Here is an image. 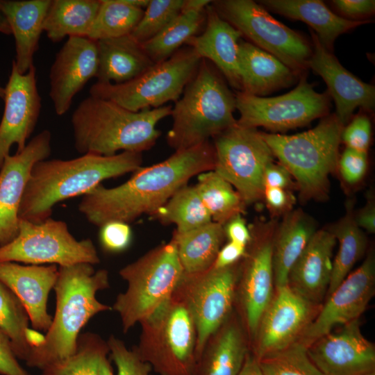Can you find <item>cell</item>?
I'll list each match as a JSON object with an SVG mask.
<instances>
[{
    "label": "cell",
    "mask_w": 375,
    "mask_h": 375,
    "mask_svg": "<svg viewBox=\"0 0 375 375\" xmlns=\"http://www.w3.org/2000/svg\"><path fill=\"white\" fill-rule=\"evenodd\" d=\"M100 3V0H51L44 32L52 42L65 37H88Z\"/></svg>",
    "instance_id": "cell-33"
},
{
    "label": "cell",
    "mask_w": 375,
    "mask_h": 375,
    "mask_svg": "<svg viewBox=\"0 0 375 375\" xmlns=\"http://www.w3.org/2000/svg\"><path fill=\"white\" fill-rule=\"evenodd\" d=\"M242 33L222 18L212 5L206 8L204 31L185 43L201 58L210 60L229 85L241 91L238 46Z\"/></svg>",
    "instance_id": "cell-24"
},
{
    "label": "cell",
    "mask_w": 375,
    "mask_h": 375,
    "mask_svg": "<svg viewBox=\"0 0 375 375\" xmlns=\"http://www.w3.org/2000/svg\"><path fill=\"white\" fill-rule=\"evenodd\" d=\"M151 216L163 224H175V231L178 233L186 232L212 222L195 186L188 184L179 188Z\"/></svg>",
    "instance_id": "cell-36"
},
{
    "label": "cell",
    "mask_w": 375,
    "mask_h": 375,
    "mask_svg": "<svg viewBox=\"0 0 375 375\" xmlns=\"http://www.w3.org/2000/svg\"><path fill=\"white\" fill-rule=\"evenodd\" d=\"M97 42L88 37H69L57 53L49 73V97L58 116L70 108L78 94L98 70Z\"/></svg>",
    "instance_id": "cell-21"
},
{
    "label": "cell",
    "mask_w": 375,
    "mask_h": 375,
    "mask_svg": "<svg viewBox=\"0 0 375 375\" xmlns=\"http://www.w3.org/2000/svg\"><path fill=\"white\" fill-rule=\"evenodd\" d=\"M183 274L172 239L122 268L119 274L127 288L111 307L120 317L124 333L166 303Z\"/></svg>",
    "instance_id": "cell-7"
},
{
    "label": "cell",
    "mask_w": 375,
    "mask_h": 375,
    "mask_svg": "<svg viewBox=\"0 0 375 375\" xmlns=\"http://www.w3.org/2000/svg\"><path fill=\"white\" fill-rule=\"evenodd\" d=\"M0 33L10 35L12 34L10 25L8 22V20L0 9Z\"/></svg>",
    "instance_id": "cell-57"
},
{
    "label": "cell",
    "mask_w": 375,
    "mask_h": 375,
    "mask_svg": "<svg viewBox=\"0 0 375 375\" xmlns=\"http://www.w3.org/2000/svg\"><path fill=\"white\" fill-rule=\"evenodd\" d=\"M219 16L251 44L272 54L299 75L307 67L312 48L299 33L281 23L251 0H219L210 3Z\"/></svg>",
    "instance_id": "cell-11"
},
{
    "label": "cell",
    "mask_w": 375,
    "mask_h": 375,
    "mask_svg": "<svg viewBox=\"0 0 375 375\" xmlns=\"http://www.w3.org/2000/svg\"><path fill=\"white\" fill-rule=\"evenodd\" d=\"M342 326L308 345L312 362L324 375H363L374 372V346L361 333L359 320Z\"/></svg>",
    "instance_id": "cell-20"
},
{
    "label": "cell",
    "mask_w": 375,
    "mask_h": 375,
    "mask_svg": "<svg viewBox=\"0 0 375 375\" xmlns=\"http://www.w3.org/2000/svg\"><path fill=\"white\" fill-rule=\"evenodd\" d=\"M4 95H5V88L2 87L0 84V98L3 99Z\"/></svg>",
    "instance_id": "cell-58"
},
{
    "label": "cell",
    "mask_w": 375,
    "mask_h": 375,
    "mask_svg": "<svg viewBox=\"0 0 375 375\" xmlns=\"http://www.w3.org/2000/svg\"><path fill=\"white\" fill-rule=\"evenodd\" d=\"M98 375H114L112 367L108 356L103 358L101 360Z\"/></svg>",
    "instance_id": "cell-56"
},
{
    "label": "cell",
    "mask_w": 375,
    "mask_h": 375,
    "mask_svg": "<svg viewBox=\"0 0 375 375\" xmlns=\"http://www.w3.org/2000/svg\"><path fill=\"white\" fill-rule=\"evenodd\" d=\"M211 2L209 0H183L181 12H203Z\"/></svg>",
    "instance_id": "cell-55"
},
{
    "label": "cell",
    "mask_w": 375,
    "mask_h": 375,
    "mask_svg": "<svg viewBox=\"0 0 375 375\" xmlns=\"http://www.w3.org/2000/svg\"><path fill=\"white\" fill-rule=\"evenodd\" d=\"M51 134L44 130L20 152L8 155L0 167V246L12 241L19 231V209L34 165L51 154Z\"/></svg>",
    "instance_id": "cell-19"
},
{
    "label": "cell",
    "mask_w": 375,
    "mask_h": 375,
    "mask_svg": "<svg viewBox=\"0 0 375 375\" xmlns=\"http://www.w3.org/2000/svg\"><path fill=\"white\" fill-rule=\"evenodd\" d=\"M239 262L197 274H183L174 295L188 309L197 331L198 358L208 338L233 313L239 278Z\"/></svg>",
    "instance_id": "cell-13"
},
{
    "label": "cell",
    "mask_w": 375,
    "mask_h": 375,
    "mask_svg": "<svg viewBox=\"0 0 375 375\" xmlns=\"http://www.w3.org/2000/svg\"><path fill=\"white\" fill-rule=\"evenodd\" d=\"M201 58L191 47L179 49L167 60L153 65L123 83L96 82L90 96L110 100L131 111L156 108L176 102L195 75Z\"/></svg>",
    "instance_id": "cell-9"
},
{
    "label": "cell",
    "mask_w": 375,
    "mask_h": 375,
    "mask_svg": "<svg viewBox=\"0 0 375 375\" xmlns=\"http://www.w3.org/2000/svg\"><path fill=\"white\" fill-rule=\"evenodd\" d=\"M58 267L22 265L14 262H0V281L18 298L24 307L32 327L47 332L53 317L48 312L49 293L54 288Z\"/></svg>",
    "instance_id": "cell-23"
},
{
    "label": "cell",
    "mask_w": 375,
    "mask_h": 375,
    "mask_svg": "<svg viewBox=\"0 0 375 375\" xmlns=\"http://www.w3.org/2000/svg\"><path fill=\"white\" fill-rule=\"evenodd\" d=\"M292 177L290 172L284 166L281 164H276L272 162L265 170L264 186L290 190L295 185Z\"/></svg>",
    "instance_id": "cell-50"
},
{
    "label": "cell",
    "mask_w": 375,
    "mask_h": 375,
    "mask_svg": "<svg viewBox=\"0 0 375 375\" xmlns=\"http://www.w3.org/2000/svg\"><path fill=\"white\" fill-rule=\"evenodd\" d=\"M0 262L66 267L94 265L100 258L91 240H76L65 222L49 217L40 223L19 219L17 236L0 246Z\"/></svg>",
    "instance_id": "cell-10"
},
{
    "label": "cell",
    "mask_w": 375,
    "mask_h": 375,
    "mask_svg": "<svg viewBox=\"0 0 375 375\" xmlns=\"http://www.w3.org/2000/svg\"><path fill=\"white\" fill-rule=\"evenodd\" d=\"M183 3V0H150L131 35L140 44L149 40L180 14Z\"/></svg>",
    "instance_id": "cell-42"
},
{
    "label": "cell",
    "mask_w": 375,
    "mask_h": 375,
    "mask_svg": "<svg viewBox=\"0 0 375 375\" xmlns=\"http://www.w3.org/2000/svg\"><path fill=\"white\" fill-rule=\"evenodd\" d=\"M205 23L206 10L180 12L159 33L141 44L142 47L154 64L162 62L176 53L190 38L197 35Z\"/></svg>",
    "instance_id": "cell-37"
},
{
    "label": "cell",
    "mask_w": 375,
    "mask_h": 375,
    "mask_svg": "<svg viewBox=\"0 0 375 375\" xmlns=\"http://www.w3.org/2000/svg\"><path fill=\"white\" fill-rule=\"evenodd\" d=\"M238 65L240 92L258 97L291 85L298 76L275 56L241 40Z\"/></svg>",
    "instance_id": "cell-27"
},
{
    "label": "cell",
    "mask_w": 375,
    "mask_h": 375,
    "mask_svg": "<svg viewBox=\"0 0 375 375\" xmlns=\"http://www.w3.org/2000/svg\"><path fill=\"white\" fill-rule=\"evenodd\" d=\"M372 126L369 118L359 114L343 128L341 140L350 148L360 151L367 152L370 143Z\"/></svg>",
    "instance_id": "cell-45"
},
{
    "label": "cell",
    "mask_w": 375,
    "mask_h": 375,
    "mask_svg": "<svg viewBox=\"0 0 375 375\" xmlns=\"http://www.w3.org/2000/svg\"><path fill=\"white\" fill-rule=\"evenodd\" d=\"M310 33L312 52L307 67L311 68L326 82L328 93L335 103V115L344 126L357 107L369 110L374 108L375 88L344 68L332 52L322 44L315 33L311 31Z\"/></svg>",
    "instance_id": "cell-22"
},
{
    "label": "cell",
    "mask_w": 375,
    "mask_h": 375,
    "mask_svg": "<svg viewBox=\"0 0 375 375\" xmlns=\"http://www.w3.org/2000/svg\"><path fill=\"white\" fill-rule=\"evenodd\" d=\"M314 303L288 285L276 288L255 335L258 360L299 340L314 318Z\"/></svg>",
    "instance_id": "cell-18"
},
{
    "label": "cell",
    "mask_w": 375,
    "mask_h": 375,
    "mask_svg": "<svg viewBox=\"0 0 375 375\" xmlns=\"http://www.w3.org/2000/svg\"><path fill=\"white\" fill-rule=\"evenodd\" d=\"M96 42L99 60L97 82L126 83L155 65L142 44L131 35Z\"/></svg>",
    "instance_id": "cell-29"
},
{
    "label": "cell",
    "mask_w": 375,
    "mask_h": 375,
    "mask_svg": "<svg viewBox=\"0 0 375 375\" xmlns=\"http://www.w3.org/2000/svg\"><path fill=\"white\" fill-rule=\"evenodd\" d=\"M28 315L16 295L0 281V330L10 340L18 359L28 360L31 348L27 342Z\"/></svg>",
    "instance_id": "cell-40"
},
{
    "label": "cell",
    "mask_w": 375,
    "mask_h": 375,
    "mask_svg": "<svg viewBox=\"0 0 375 375\" xmlns=\"http://www.w3.org/2000/svg\"><path fill=\"white\" fill-rule=\"evenodd\" d=\"M363 375H375V373H374V372H372L367 373V374H363Z\"/></svg>",
    "instance_id": "cell-59"
},
{
    "label": "cell",
    "mask_w": 375,
    "mask_h": 375,
    "mask_svg": "<svg viewBox=\"0 0 375 375\" xmlns=\"http://www.w3.org/2000/svg\"><path fill=\"white\" fill-rule=\"evenodd\" d=\"M367 152L346 148L338 161V167L343 179L349 184L359 182L367 167Z\"/></svg>",
    "instance_id": "cell-46"
},
{
    "label": "cell",
    "mask_w": 375,
    "mask_h": 375,
    "mask_svg": "<svg viewBox=\"0 0 375 375\" xmlns=\"http://www.w3.org/2000/svg\"><path fill=\"white\" fill-rule=\"evenodd\" d=\"M315 231L314 222L302 210L285 215L273 242V271L276 288L288 285L291 269Z\"/></svg>",
    "instance_id": "cell-31"
},
{
    "label": "cell",
    "mask_w": 375,
    "mask_h": 375,
    "mask_svg": "<svg viewBox=\"0 0 375 375\" xmlns=\"http://www.w3.org/2000/svg\"><path fill=\"white\" fill-rule=\"evenodd\" d=\"M238 375H264L259 366L258 360L254 355L248 353L243 366Z\"/></svg>",
    "instance_id": "cell-54"
},
{
    "label": "cell",
    "mask_w": 375,
    "mask_h": 375,
    "mask_svg": "<svg viewBox=\"0 0 375 375\" xmlns=\"http://www.w3.org/2000/svg\"><path fill=\"white\" fill-rule=\"evenodd\" d=\"M51 0H0V9L6 16L15 42L13 62L21 74L33 67L39 47L44 22Z\"/></svg>",
    "instance_id": "cell-26"
},
{
    "label": "cell",
    "mask_w": 375,
    "mask_h": 375,
    "mask_svg": "<svg viewBox=\"0 0 375 375\" xmlns=\"http://www.w3.org/2000/svg\"><path fill=\"white\" fill-rule=\"evenodd\" d=\"M248 353L244 329L232 313L207 340L196 375H238Z\"/></svg>",
    "instance_id": "cell-28"
},
{
    "label": "cell",
    "mask_w": 375,
    "mask_h": 375,
    "mask_svg": "<svg viewBox=\"0 0 375 375\" xmlns=\"http://www.w3.org/2000/svg\"><path fill=\"white\" fill-rule=\"evenodd\" d=\"M172 109V106L165 105L134 112L90 95L79 103L72 115L75 149L81 155L142 153L154 146L160 135L156 125L171 115Z\"/></svg>",
    "instance_id": "cell-4"
},
{
    "label": "cell",
    "mask_w": 375,
    "mask_h": 375,
    "mask_svg": "<svg viewBox=\"0 0 375 375\" xmlns=\"http://www.w3.org/2000/svg\"><path fill=\"white\" fill-rule=\"evenodd\" d=\"M213 139V170L231 184L246 205L263 199L265 170L274 156L261 132L236 124Z\"/></svg>",
    "instance_id": "cell-12"
},
{
    "label": "cell",
    "mask_w": 375,
    "mask_h": 375,
    "mask_svg": "<svg viewBox=\"0 0 375 375\" xmlns=\"http://www.w3.org/2000/svg\"><path fill=\"white\" fill-rule=\"evenodd\" d=\"M0 375H30L18 362L10 338L1 330Z\"/></svg>",
    "instance_id": "cell-49"
},
{
    "label": "cell",
    "mask_w": 375,
    "mask_h": 375,
    "mask_svg": "<svg viewBox=\"0 0 375 375\" xmlns=\"http://www.w3.org/2000/svg\"><path fill=\"white\" fill-rule=\"evenodd\" d=\"M225 236L229 242L247 247L251 241V235L249 227L242 215H237L224 226Z\"/></svg>",
    "instance_id": "cell-51"
},
{
    "label": "cell",
    "mask_w": 375,
    "mask_h": 375,
    "mask_svg": "<svg viewBox=\"0 0 375 375\" xmlns=\"http://www.w3.org/2000/svg\"><path fill=\"white\" fill-rule=\"evenodd\" d=\"M224 226L213 221L197 228L174 231L178 257L185 274H197L210 268L225 238Z\"/></svg>",
    "instance_id": "cell-32"
},
{
    "label": "cell",
    "mask_w": 375,
    "mask_h": 375,
    "mask_svg": "<svg viewBox=\"0 0 375 375\" xmlns=\"http://www.w3.org/2000/svg\"><path fill=\"white\" fill-rule=\"evenodd\" d=\"M258 2L265 8L306 23L315 31L322 44L331 52L339 35L370 22L345 19L333 12L318 0H264Z\"/></svg>",
    "instance_id": "cell-30"
},
{
    "label": "cell",
    "mask_w": 375,
    "mask_h": 375,
    "mask_svg": "<svg viewBox=\"0 0 375 375\" xmlns=\"http://www.w3.org/2000/svg\"><path fill=\"white\" fill-rule=\"evenodd\" d=\"M107 343L117 375H152L151 367L140 358L133 348H127L125 343L114 335L108 338Z\"/></svg>",
    "instance_id": "cell-43"
},
{
    "label": "cell",
    "mask_w": 375,
    "mask_h": 375,
    "mask_svg": "<svg viewBox=\"0 0 375 375\" xmlns=\"http://www.w3.org/2000/svg\"><path fill=\"white\" fill-rule=\"evenodd\" d=\"M306 343L299 340L258 360L264 375H324L312 362Z\"/></svg>",
    "instance_id": "cell-41"
},
{
    "label": "cell",
    "mask_w": 375,
    "mask_h": 375,
    "mask_svg": "<svg viewBox=\"0 0 375 375\" xmlns=\"http://www.w3.org/2000/svg\"><path fill=\"white\" fill-rule=\"evenodd\" d=\"M4 110L0 122V167L13 144L22 151L37 125L42 99L33 65L26 74L17 70L14 62L5 87Z\"/></svg>",
    "instance_id": "cell-17"
},
{
    "label": "cell",
    "mask_w": 375,
    "mask_h": 375,
    "mask_svg": "<svg viewBox=\"0 0 375 375\" xmlns=\"http://www.w3.org/2000/svg\"><path fill=\"white\" fill-rule=\"evenodd\" d=\"M215 164V148L210 141L175 151L160 162L142 166L118 186L98 185L83 196L78 208L99 228L110 222L129 224L142 215H152L191 178L213 170Z\"/></svg>",
    "instance_id": "cell-1"
},
{
    "label": "cell",
    "mask_w": 375,
    "mask_h": 375,
    "mask_svg": "<svg viewBox=\"0 0 375 375\" xmlns=\"http://www.w3.org/2000/svg\"><path fill=\"white\" fill-rule=\"evenodd\" d=\"M336 242L331 230L316 231L290 272L288 285L313 303L328 290Z\"/></svg>",
    "instance_id": "cell-25"
},
{
    "label": "cell",
    "mask_w": 375,
    "mask_h": 375,
    "mask_svg": "<svg viewBox=\"0 0 375 375\" xmlns=\"http://www.w3.org/2000/svg\"><path fill=\"white\" fill-rule=\"evenodd\" d=\"M235 96L238 125L262 126L274 133L306 126L328 115L330 108L328 93L316 92L305 74L294 89L281 96L263 97L239 91Z\"/></svg>",
    "instance_id": "cell-14"
},
{
    "label": "cell",
    "mask_w": 375,
    "mask_h": 375,
    "mask_svg": "<svg viewBox=\"0 0 375 375\" xmlns=\"http://www.w3.org/2000/svg\"><path fill=\"white\" fill-rule=\"evenodd\" d=\"M197 176L194 186L212 221L224 226L233 217L244 212L246 204L240 194L214 170Z\"/></svg>",
    "instance_id": "cell-35"
},
{
    "label": "cell",
    "mask_w": 375,
    "mask_h": 375,
    "mask_svg": "<svg viewBox=\"0 0 375 375\" xmlns=\"http://www.w3.org/2000/svg\"><path fill=\"white\" fill-rule=\"evenodd\" d=\"M100 2L88 35L94 41L131 35L144 10L133 7L124 0H100Z\"/></svg>",
    "instance_id": "cell-39"
},
{
    "label": "cell",
    "mask_w": 375,
    "mask_h": 375,
    "mask_svg": "<svg viewBox=\"0 0 375 375\" xmlns=\"http://www.w3.org/2000/svg\"><path fill=\"white\" fill-rule=\"evenodd\" d=\"M141 333L133 347L158 375H196L197 331L184 303L172 297L139 323Z\"/></svg>",
    "instance_id": "cell-8"
},
{
    "label": "cell",
    "mask_w": 375,
    "mask_h": 375,
    "mask_svg": "<svg viewBox=\"0 0 375 375\" xmlns=\"http://www.w3.org/2000/svg\"><path fill=\"white\" fill-rule=\"evenodd\" d=\"M235 96L214 67L202 59L172 109L167 144L175 151L209 141L237 124Z\"/></svg>",
    "instance_id": "cell-5"
},
{
    "label": "cell",
    "mask_w": 375,
    "mask_h": 375,
    "mask_svg": "<svg viewBox=\"0 0 375 375\" xmlns=\"http://www.w3.org/2000/svg\"><path fill=\"white\" fill-rule=\"evenodd\" d=\"M263 199L272 215L287 214L295 203V197L290 190L265 187Z\"/></svg>",
    "instance_id": "cell-47"
},
{
    "label": "cell",
    "mask_w": 375,
    "mask_h": 375,
    "mask_svg": "<svg viewBox=\"0 0 375 375\" xmlns=\"http://www.w3.org/2000/svg\"><path fill=\"white\" fill-rule=\"evenodd\" d=\"M332 3L345 19L350 20H366L363 19L373 15L375 10L374 0H335Z\"/></svg>",
    "instance_id": "cell-48"
},
{
    "label": "cell",
    "mask_w": 375,
    "mask_h": 375,
    "mask_svg": "<svg viewBox=\"0 0 375 375\" xmlns=\"http://www.w3.org/2000/svg\"><path fill=\"white\" fill-rule=\"evenodd\" d=\"M358 226L362 230L372 233L375 232V203L372 194L368 196L365 206L354 215Z\"/></svg>",
    "instance_id": "cell-53"
},
{
    "label": "cell",
    "mask_w": 375,
    "mask_h": 375,
    "mask_svg": "<svg viewBox=\"0 0 375 375\" xmlns=\"http://www.w3.org/2000/svg\"><path fill=\"white\" fill-rule=\"evenodd\" d=\"M246 249L247 247L228 242L219 249L212 266L216 268L231 266L242 258Z\"/></svg>",
    "instance_id": "cell-52"
},
{
    "label": "cell",
    "mask_w": 375,
    "mask_h": 375,
    "mask_svg": "<svg viewBox=\"0 0 375 375\" xmlns=\"http://www.w3.org/2000/svg\"><path fill=\"white\" fill-rule=\"evenodd\" d=\"M343 128L332 114L322 117L315 128L295 135L261 132L274 156L295 178L304 201L327 197L328 176L338 167Z\"/></svg>",
    "instance_id": "cell-6"
},
{
    "label": "cell",
    "mask_w": 375,
    "mask_h": 375,
    "mask_svg": "<svg viewBox=\"0 0 375 375\" xmlns=\"http://www.w3.org/2000/svg\"><path fill=\"white\" fill-rule=\"evenodd\" d=\"M142 164L140 153L113 156L83 154L69 159H45L33 167L19 209V219L40 223L59 202L85 195L104 180L134 172Z\"/></svg>",
    "instance_id": "cell-2"
},
{
    "label": "cell",
    "mask_w": 375,
    "mask_h": 375,
    "mask_svg": "<svg viewBox=\"0 0 375 375\" xmlns=\"http://www.w3.org/2000/svg\"><path fill=\"white\" fill-rule=\"evenodd\" d=\"M110 287L106 269L80 263L58 267L54 286L56 310L51 324L40 347L32 349L26 363L40 370L72 356L82 328L94 315L112 310L97 298L99 291Z\"/></svg>",
    "instance_id": "cell-3"
},
{
    "label": "cell",
    "mask_w": 375,
    "mask_h": 375,
    "mask_svg": "<svg viewBox=\"0 0 375 375\" xmlns=\"http://www.w3.org/2000/svg\"><path fill=\"white\" fill-rule=\"evenodd\" d=\"M108 355L107 340L93 332L81 333L75 352L44 367L41 375H98L101 360Z\"/></svg>",
    "instance_id": "cell-38"
},
{
    "label": "cell",
    "mask_w": 375,
    "mask_h": 375,
    "mask_svg": "<svg viewBox=\"0 0 375 375\" xmlns=\"http://www.w3.org/2000/svg\"><path fill=\"white\" fill-rule=\"evenodd\" d=\"M274 227L271 223L249 227L251 239L240 264L236 297L239 296L245 328L253 338L274 297V237L269 235Z\"/></svg>",
    "instance_id": "cell-15"
},
{
    "label": "cell",
    "mask_w": 375,
    "mask_h": 375,
    "mask_svg": "<svg viewBox=\"0 0 375 375\" xmlns=\"http://www.w3.org/2000/svg\"><path fill=\"white\" fill-rule=\"evenodd\" d=\"M100 228L99 241L106 251L120 253L129 247L132 240V231L128 224L110 222Z\"/></svg>",
    "instance_id": "cell-44"
},
{
    "label": "cell",
    "mask_w": 375,
    "mask_h": 375,
    "mask_svg": "<svg viewBox=\"0 0 375 375\" xmlns=\"http://www.w3.org/2000/svg\"><path fill=\"white\" fill-rule=\"evenodd\" d=\"M375 259L370 253L362 265L349 274L328 295L315 318L303 331L300 340L310 345L338 325L358 319L374 294Z\"/></svg>",
    "instance_id": "cell-16"
},
{
    "label": "cell",
    "mask_w": 375,
    "mask_h": 375,
    "mask_svg": "<svg viewBox=\"0 0 375 375\" xmlns=\"http://www.w3.org/2000/svg\"><path fill=\"white\" fill-rule=\"evenodd\" d=\"M331 231L339 242V249L333 260L328 296L348 276L355 263L365 254L367 248L365 234L358 226L350 206L345 215Z\"/></svg>",
    "instance_id": "cell-34"
}]
</instances>
